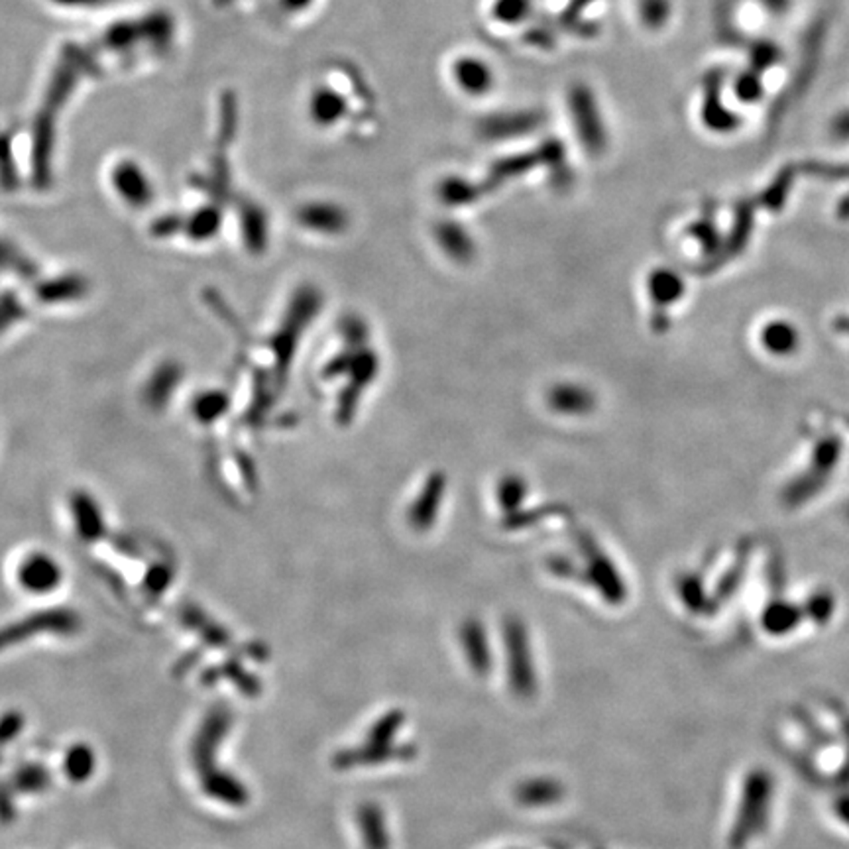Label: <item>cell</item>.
<instances>
[{"label": "cell", "instance_id": "cell-1", "mask_svg": "<svg viewBox=\"0 0 849 849\" xmlns=\"http://www.w3.org/2000/svg\"><path fill=\"white\" fill-rule=\"evenodd\" d=\"M568 106L575 130L584 150L592 156H600L608 146L606 124H603L602 112L596 97L586 85H572L568 91Z\"/></svg>", "mask_w": 849, "mask_h": 849}, {"label": "cell", "instance_id": "cell-2", "mask_svg": "<svg viewBox=\"0 0 849 849\" xmlns=\"http://www.w3.org/2000/svg\"><path fill=\"white\" fill-rule=\"evenodd\" d=\"M451 79L469 97H486L494 89L496 73L486 59L466 53L451 63Z\"/></svg>", "mask_w": 849, "mask_h": 849}, {"label": "cell", "instance_id": "cell-3", "mask_svg": "<svg viewBox=\"0 0 849 849\" xmlns=\"http://www.w3.org/2000/svg\"><path fill=\"white\" fill-rule=\"evenodd\" d=\"M539 116L535 112H509L486 119L480 124V132L486 140H507V138L525 136L535 130Z\"/></svg>", "mask_w": 849, "mask_h": 849}, {"label": "cell", "instance_id": "cell-4", "mask_svg": "<svg viewBox=\"0 0 849 849\" xmlns=\"http://www.w3.org/2000/svg\"><path fill=\"white\" fill-rule=\"evenodd\" d=\"M313 116L323 124H335L344 116V101L331 89H321L313 94Z\"/></svg>", "mask_w": 849, "mask_h": 849}, {"label": "cell", "instance_id": "cell-5", "mask_svg": "<svg viewBox=\"0 0 849 849\" xmlns=\"http://www.w3.org/2000/svg\"><path fill=\"white\" fill-rule=\"evenodd\" d=\"M531 13V0H496L492 18L505 26L522 24Z\"/></svg>", "mask_w": 849, "mask_h": 849}, {"label": "cell", "instance_id": "cell-6", "mask_svg": "<svg viewBox=\"0 0 849 849\" xmlns=\"http://www.w3.org/2000/svg\"><path fill=\"white\" fill-rule=\"evenodd\" d=\"M637 14H639L645 28H663L666 20L671 18V0H639L637 3Z\"/></svg>", "mask_w": 849, "mask_h": 849}, {"label": "cell", "instance_id": "cell-7", "mask_svg": "<svg viewBox=\"0 0 849 849\" xmlns=\"http://www.w3.org/2000/svg\"><path fill=\"white\" fill-rule=\"evenodd\" d=\"M442 195L451 201H462V197H474V187L460 177H451L442 183Z\"/></svg>", "mask_w": 849, "mask_h": 849}]
</instances>
